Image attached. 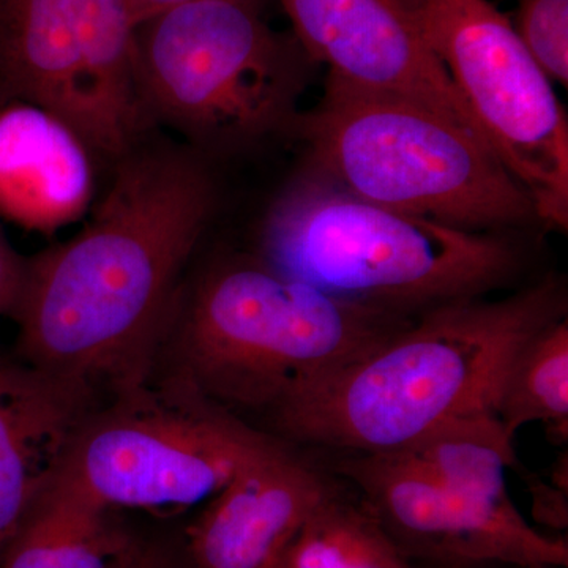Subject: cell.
Listing matches in <instances>:
<instances>
[{"mask_svg":"<svg viewBox=\"0 0 568 568\" xmlns=\"http://www.w3.org/2000/svg\"><path fill=\"white\" fill-rule=\"evenodd\" d=\"M115 166L80 233L26 261L11 317L21 361L119 398L145 386L216 190L193 148L142 141Z\"/></svg>","mask_w":568,"mask_h":568,"instance_id":"6da1fadb","label":"cell"},{"mask_svg":"<svg viewBox=\"0 0 568 568\" xmlns=\"http://www.w3.org/2000/svg\"><path fill=\"white\" fill-rule=\"evenodd\" d=\"M566 316V290L556 278L500 301L436 306L271 417L297 443L390 454L452 418L493 413L519 347Z\"/></svg>","mask_w":568,"mask_h":568,"instance_id":"7a4b0ae2","label":"cell"},{"mask_svg":"<svg viewBox=\"0 0 568 568\" xmlns=\"http://www.w3.org/2000/svg\"><path fill=\"white\" fill-rule=\"evenodd\" d=\"M416 317L324 293L261 260L216 265L201 276L168 331H174L178 387L227 413L271 416Z\"/></svg>","mask_w":568,"mask_h":568,"instance_id":"3957f363","label":"cell"},{"mask_svg":"<svg viewBox=\"0 0 568 568\" xmlns=\"http://www.w3.org/2000/svg\"><path fill=\"white\" fill-rule=\"evenodd\" d=\"M261 250L264 263L284 275L407 316L484 297L519 267L506 237L372 203L315 171L272 205Z\"/></svg>","mask_w":568,"mask_h":568,"instance_id":"277c9868","label":"cell"},{"mask_svg":"<svg viewBox=\"0 0 568 568\" xmlns=\"http://www.w3.org/2000/svg\"><path fill=\"white\" fill-rule=\"evenodd\" d=\"M291 130L312 171L372 203L476 233L537 219L488 145L424 103L327 78L321 102Z\"/></svg>","mask_w":568,"mask_h":568,"instance_id":"5b68a950","label":"cell"},{"mask_svg":"<svg viewBox=\"0 0 568 568\" xmlns=\"http://www.w3.org/2000/svg\"><path fill=\"white\" fill-rule=\"evenodd\" d=\"M263 9L264 0H189L138 26L152 122L196 149L245 145L293 126L313 62Z\"/></svg>","mask_w":568,"mask_h":568,"instance_id":"8992f818","label":"cell"},{"mask_svg":"<svg viewBox=\"0 0 568 568\" xmlns=\"http://www.w3.org/2000/svg\"><path fill=\"white\" fill-rule=\"evenodd\" d=\"M175 388L174 399H156L144 387L92 413L51 484L104 510L211 500L265 436L223 407Z\"/></svg>","mask_w":568,"mask_h":568,"instance_id":"52a82bcc","label":"cell"},{"mask_svg":"<svg viewBox=\"0 0 568 568\" xmlns=\"http://www.w3.org/2000/svg\"><path fill=\"white\" fill-rule=\"evenodd\" d=\"M422 31L481 138L525 189L537 220L568 226V123L514 22L488 0H417Z\"/></svg>","mask_w":568,"mask_h":568,"instance_id":"ba28073f","label":"cell"},{"mask_svg":"<svg viewBox=\"0 0 568 568\" xmlns=\"http://www.w3.org/2000/svg\"><path fill=\"white\" fill-rule=\"evenodd\" d=\"M336 467L396 544L428 566H568L567 538L538 532L518 508L499 510L444 487L398 455H349Z\"/></svg>","mask_w":568,"mask_h":568,"instance_id":"9c48e42d","label":"cell"},{"mask_svg":"<svg viewBox=\"0 0 568 568\" xmlns=\"http://www.w3.org/2000/svg\"><path fill=\"white\" fill-rule=\"evenodd\" d=\"M278 2L293 26L294 39L310 61L327 67V78L358 91L424 103L485 142L443 63L426 43L417 0Z\"/></svg>","mask_w":568,"mask_h":568,"instance_id":"30bf717a","label":"cell"},{"mask_svg":"<svg viewBox=\"0 0 568 568\" xmlns=\"http://www.w3.org/2000/svg\"><path fill=\"white\" fill-rule=\"evenodd\" d=\"M334 488L265 436L190 528L193 568H284L306 519Z\"/></svg>","mask_w":568,"mask_h":568,"instance_id":"8fae6325","label":"cell"},{"mask_svg":"<svg viewBox=\"0 0 568 568\" xmlns=\"http://www.w3.org/2000/svg\"><path fill=\"white\" fill-rule=\"evenodd\" d=\"M95 392L0 354V556L50 487Z\"/></svg>","mask_w":568,"mask_h":568,"instance_id":"7c38bea8","label":"cell"},{"mask_svg":"<svg viewBox=\"0 0 568 568\" xmlns=\"http://www.w3.org/2000/svg\"><path fill=\"white\" fill-rule=\"evenodd\" d=\"M93 155L73 129L36 104L0 110V216L51 234L91 207Z\"/></svg>","mask_w":568,"mask_h":568,"instance_id":"4fadbf2b","label":"cell"},{"mask_svg":"<svg viewBox=\"0 0 568 568\" xmlns=\"http://www.w3.org/2000/svg\"><path fill=\"white\" fill-rule=\"evenodd\" d=\"M126 0H88L80 39L74 132L93 156L119 163L152 123Z\"/></svg>","mask_w":568,"mask_h":568,"instance_id":"5bb4252c","label":"cell"},{"mask_svg":"<svg viewBox=\"0 0 568 568\" xmlns=\"http://www.w3.org/2000/svg\"><path fill=\"white\" fill-rule=\"evenodd\" d=\"M88 0H0V95L36 104L74 130Z\"/></svg>","mask_w":568,"mask_h":568,"instance_id":"9a60e30c","label":"cell"},{"mask_svg":"<svg viewBox=\"0 0 568 568\" xmlns=\"http://www.w3.org/2000/svg\"><path fill=\"white\" fill-rule=\"evenodd\" d=\"M514 439L495 414L476 413L452 418L390 454L477 503L517 510L506 487V470L518 463Z\"/></svg>","mask_w":568,"mask_h":568,"instance_id":"2e32d148","label":"cell"},{"mask_svg":"<svg viewBox=\"0 0 568 568\" xmlns=\"http://www.w3.org/2000/svg\"><path fill=\"white\" fill-rule=\"evenodd\" d=\"M125 545L106 510L51 484L0 556V568H114Z\"/></svg>","mask_w":568,"mask_h":568,"instance_id":"e0dca14e","label":"cell"},{"mask_svg":"<svg viewBox=\"0 0 568 568\" xmlns=\"http://www.w3.org/2000/svg\"><path fill=\"white\" fill-rule=\"evenodd\" d=\"M493 413L508 435L541 424L551 443L568 440L567 316L530 336L508 364L497 387Z\"/></svg>","mask_w":568,"mask_h":568,"instance_id":"ac0fdd59","label":"cell"},{"mask_svg":"<svg viewBox=\"0 0 568 568\" xmlns=\"http://www.w3.org/2000/svg\"><path fill=\"white\" fill-rule=\"evenodd\" d=\"M284 568H437L407 555L361 497L334 488L287 552Z\"/></svg>","mask_w":568,"mask_h":568,"instance_id":"d6986e66","label":"cell"},{"mask_svg":"<svg viewBox=\"0 0 568 568\" xmlns=\"http://www.w3.org/2000/svg\"><path fill=\"white\" fill-rule=\"evenodd\" d=\"M515 31L549 81L568 82V0H519Z\"/></svg>","mask_w":568,"mask_h":568,"instance_id":"ffe728a7","label":"cell"},{"mask_svg":"<svg viewBox=\"0 0 568 568\" xmlns=\"http://www.w3.org/2000/svg\"><path fill=\"white\" fill-rule=\"evenodd\" d=\"M534 515L538 521L552 529H566L568 518V457L564 452L551 467L548 478L526 474Z\"/></svg>","mask_w":568,"mask_h":568,"instance_id":"44dd1931","label":"cell"},{"mask_svg":"<svg viewBox=\"0 0 568 568\" xmlns=\"http://www.w3.org/2000/svg\"><path fill=\"white\" fill-rule=\"evenodd\" d=\"M26 261L14 252L0 227V316L13 315L24 282Z\"/></svg>","mask_w":568,"mask_h":568,"instance_id":"7402d4cb","label":"cell"},{"mask_svg":"<svg viewBox=\"0 0 568 568\" xmlns=\"http://www.w3.org/2000/svg\"><path fill=\"white\" fill-rule=\"evenodd\" d=\"M183 2H189V0H126V6H129L132 20L138 28L142 22L151 20L156 14L173 9L175 6H181Z\"/></svg>","mask_w":568,"mask_h":568,"instance_id":"603a6c76","label":"cell"},{"mask_svg":"<svg viewBox=\"0 0 568 568\" xmlns=\"http://www.w3.org/2000/svg\"><path fill=\"white\" fill-rule=\"evenodd\" d=\"M114 568H166L162 566L153 556L140 555L133 552L132 549L126 548L125 551L119 556L118 562Z\"/></svg>","mask_w":568,"mask_h":568,"instance_id":"cb8c5ba5","label":"cell"},{"mask_svg":"<svg viewBox=\"0 0 568 568\" xmlns=\"http://www.w3.org/2000/svg\"><path fill=\"white\" fill-rule=\"evenodd\" d=\"M530 568H552V567H548V566H534V567H530Z\"/></svg>","mask_w":568,"mask_h":568,"instance_id":"d4e9b609","label":"cell"}]
</instances>
